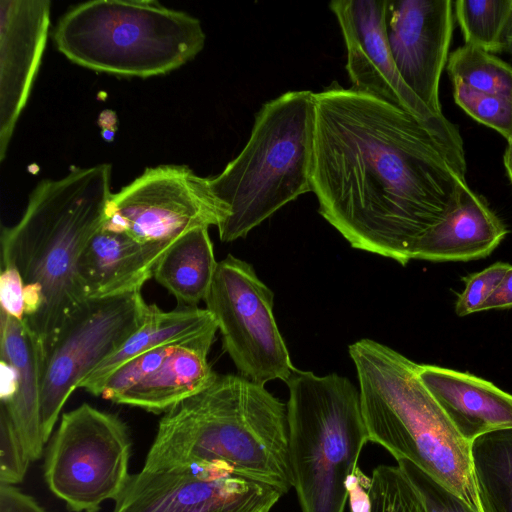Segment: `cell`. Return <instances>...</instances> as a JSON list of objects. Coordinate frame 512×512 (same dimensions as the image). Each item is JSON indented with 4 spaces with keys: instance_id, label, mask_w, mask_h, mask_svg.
<instances>
[{
    "instance_id": "obj_1",
    "label": "cell",
    "mask_w": 512,
    "mask_h": 512,
    "mask_svg": "<svg viewBox=\"0 0 512 512\" xmlns=\"http://www.w3.org/2000/svg\"><path fill=\"white\" fill-rule=\"evenodd\" d=\"M465 185L409 113L338 85L315 93L312 192L353 248L405 266Z\"/></svg>"
},
{
    "instance_id": "obj_2",
    "label": "cell",
    "mask_w": 512,
    "mask_h": 512,
    "mask_svg": "<svg viewBox=\"0 0 512 512\" xmlns=\"http://www.w3.org/2000/svg\"><path fill=\"white\" fill-rule=\"evenodd\" d=\"M112 167H73L38 183L19 221L1 231V268L21 276L25 322L49 348L70 315L87 299L78 275L80 256L104 225Z\"/></svg>"
},
{
    "instance_id": "obj_3",
    "label": "cell",
    "mask_w": 512,
    "mask_h": 512,
    "mask_svg": "<svg viewBox=\"0 0 512 512\" xmlns=\"http://www.w3.org/2000/svg\"><path fill=\"white\" fill-rule=\"evenodd\" d=\"M221 462L284 494L292 487L287 405L264 385L218 374L159 421L144 465Z\"/></svg>"
},
{
    "instance_id": "obj_4",
    "label": "cell",
    "mask_w": 512,
    "mask_h": 512,
    "mask_svg": "<svg viewBox=\"0 0 512 512\" xmlns=\"http://www.w3.org/2000/svg\"><path fill=\"white\" fill-rule=\"evenodd\" d=\"M369 442L405 460L483 512L471 443L464 439L418 375L419 364L371 339L349 346Z\"/></svg>"
},
{
    "instance_id": "obj_5",
    "label": "cell",
    "mask_w": 512,
    "mask_h": 512,
    "mask_svg": "<svg viewBox=\"0 0 512 512\" xmlns=\"http://www.w3.org/2000/svg\"><path fill=\"white\" fill-rule=\"evenodd\" d=\"M315 93L288 91L264 103L248 141L223 171L209 178L227 218L222 242L245 237L275 212L312 192Z\"/></svg>"
},
{
    "instance_id": "obj_6",
    "label": "cell",
    "mask_w": 512,
    "mask_h": 512,
    "mask_svg": "<svg viewBox=\"0 0 512 512\" xmlns=\"http://www.w3.org/2000/svg\"><path fill=\"white\" fill-rule=\"evenodd\" d=\"M194 16L146 0H94L69 9L53 32L57 49L85 68L120 76L171 72L205 45Z\"/></svg>"
},
{
    "instance_id": "obj_7",
    "label": "cell",
    "mask_w": 512,
    "mask_h": 512,
    "mask_svg": "<svg viewBox=\"0 0 512 512\" xmlns=\"http://www.w3.org/2000/svg\"><path fill=\"white\" fill-rule=\"evenodd\" d=\"M287 420L293 488L302 512H345L349 483L369 442L359 389L336 373L295 369Z\"/></svg>"
},
{
    "instance_id": "obj_8",
    "label": "cell",
    "mask_w": 512,
    "mask_h": 512,
    "mask_svg": "<svg viewBox=\"0 0 512 512\" xmlns=\"http://www.w3.org/2000/svg\"><path fill=\"white\" fill-rule=\"evenodd\" d=\"M131 450L118 416L83 403L62 415L46 456V483L70 511L97 512L125 488Z\"/></svg>"
},
{
    "instance_id": "obj_9",
    "label": "cell",
    "mask_w": 512,
    "mask_h": 512,
    "mask_svg": "<svg viewBox=\"0 0 512 512\" xmlns=\"http://www.w3.org/2000/svg\"><path fill=\"white\" fill-rule=\"evenodd\" d=\"M204 302L241 376L264 386L287 382L296 368L274 318V294L252 265L233 255L218 262Z\"/></svg>"
},
{
    "instance_id": "obj_10",
    "label": "cell",
    "mask_w": 512,
    "mask_h": 512,
    "mask_svg": "<svg viewBox=\"0 0 512 512\" xmlns=\"http://www.w3.org/2000/svg\"><path fill=\"white\" fill-rule=\"evenodd\" d=\"M329 7L342 31L351 89L412 115L439 143L457 173L466 178L464 141L458 126L434 114L396 67L386 33L387 0H335Z\"/></svg>"
},
{
    "instance_id": "obj_11",
    "label": "cell",
    "mask_w": 512,
    "mask_h": 512,
    "mask_svg": "<svg viewBox=\"0 0 512 512\" xmlns=\"http://www.w3.org/2000/svg\"><path fill=\"white\" fill-rule=\"evenodd\" d=\"M148 307L141 292L86 299L65 321L44 357L41 424L45 443L70 395L138 328Z\"/></svg>"
},
{
    "instance_id": "obj_12",
    "label": "cell",
    "mask_w": 512,
    "mask_h": 512,
    "mask_svg": "<svg viewBox=\"0 0 512 512\" xmlns=\"http://www.w3.org/2000/svg\"><path fill=\"white\" fill-rule=\"evenodd\" d=\"M227 216L209 178L186 165H159L112 193L102 228L142 242L172 243L196 228L218 227Z\"/></svg>"
},
{
    "instance_id": "obj_13",
    "label": "cell",
    "mask_w": 512,
    "mask_h": 512,
    "mask_svg": "<svg viewBox=\"0 0 512 512\" xmlns=\"http://www.w3.org/2000/svg\"><path fill=\"white\" fill-rule=\"evenodd\" d=\"M283 495L221 462L143 465L113 512H270Z\"/></svg>"
},
{
    "instance_id": "obj_14",
    "label": "cell",
    "mask_w": 512,
    "mask_h": 512,
    "mask_svg": "<svg viewBox=\"0 0 512 512\" xmlns=\"http://www.w3.org/2000/svg\"><path fill=\"white\" fill-rule=\"evenodd\" d=\"M217 329L150 350L114 370L98 396L162 413L209 386L217 377L208 354Z\"/></svg>"
},
{
    "instance_id": "obj_15",
    "label": "cell",
    "mask_w": 512,
    "mask_h": 512,
    "mask_svg": "<svg viewBox=\"0 0 512 512\" xmlns=\"http://www.w3.org/2000/svg\"><path fill=\"white\" fill-rule=\"evenodd\" d=\"M454 1H387L386 33L396 67L409 88L436 115L442 72L452 40Z\"/></svg>"
},
{
    "instance_id": "obj_16",
    "label": "cell",
    "mask_w": 512,
    "mask_h": 512,
    "mask_svg": "<svg viewBox=\"0 0 512 512\" xmlns=\"http://www.w3.org/2000/svg\"><path fill=\"white\" fill-rule=\"evenodd\" d=\"M50 1H0V161L38 72L50 24Z\"/></svg>"
},
{
    "instance_id": "obj_17",
    "label": "cell",
    "mask_w": 512,
    "mask_h": 512,
    "mask_svg": "<svg viewBox=\"0 0 512 512\" xmlns=\"http://www.w3.org/2000/svg\"><path fill=\"white\" fill-rule=\"evenodd\" d=\"M1 407L9 414L31 461L45 444L41 424V385L45 350L25 321L1 311Z\"/></svg>"
},
{
    "instance_id": "obj_18",
    "label": "cell",
    "mask_w": 512,
    "mask_h": 512,
    "mask_svg": "<svg viewBox=\"0 0 512 512\" xmlns=\"http://www.w3.org/2000/svg\"><path fill=\"white\" fill-rule=\"evenodd\" d=\"M172 243L142 242L125 233L101 228L86 244L78 263L86 298L141 292Z\"/></svg>"
},
{
    "instance_id": "obj_19",
    "label": "cell",
    "mask_w": 512,
    "mask_h": 512,
    "mask_svg": "<svg viewBox=\"0 0 512 512\" xmlns=\"http://www.w3.org/2000/svg\"><path fill=\"white\" fill-rule=\"evenodd\" d=\"M418 375L468 442L493 431L512 429V394L490 381L428 364H419Z\"/></svg>"
},
{
    "instance_id": "obj_20",
    "label": "cell",
    "mask_w": 512,
    "mask_h": 512,
    "mask_svg": "<svg viewBox=\"0 0 512 512\" xmlns=\"http://www.w3.org/2000/svg\"><path fill=\"white\" fill-rule=\"evenodd\" d=\"M507 233L486 199L467 184L455 207L421 238L414 260L465 262L484 258Z\"/></svg>"
},
{
    "instance_id": "obj_21",
    "label": "cell",
    "mask_w": 512,
    "mask_h": 512,
    "mask_svg": "<svg viewBox=\"0 0 512 512\" xmlns=\"http://www.w3.org/2000/svg\"><path fill=\"white\" fill-rule=\"evenodd\" d=\"M213 329L218 330L217 324L206 308H177L167 312L149 304L138 328L82 381L79 388L98 396L104 380L122 364L150 350L188 340Z\"/></svg>"
},
{
    "instance_id": "obj_22",
    "label": "cell",
    "mask_w": 512,
    "mask_h": 512,
    "mask_svg": "<svg viewBox=\"0 0 512 512\" xmlns=\"http://www.w3.org/2000/svg\"><path fill=\"white\" fill-rule=\"evenodd\" d=\"M217 265L208 228L200 227L170 245L153 277L176 298L178 308L198 307L208 295Z\"/></svg>"
},
{
    "instance_id": "obj_23",
    "label": "cell",
    "mask_w": 512,
    "mask_h": 512,
    "mask_svg": "<svg viewBox=\"0 0 512 512\" xmlns=\"http://www.w3.org/2000/svg\"><path fill=\"white\" fill-rule=\"evenodd\" d=\"M474 480L483 512H512V429L471 443Z\"/></svg>"
},
{
    "instance_id": "obj_24",
    "label": "cell",
    "mask_w": 512,
    "mask_h": 512,
    "mask_svg": "<svg viewBox=\"0 0 512 512\" xmlns=\"http://www.w3.org/2000/svg\"><path fill=\"white\" fill-rule=\"evenodd\" d=\"M454 11L464 44L491 54L505 52L512 28V0H458Z\"/></svg>"
},
{
    "instance_id": "obj_25",
    "label": "cell",
    "mask_w": 512,
    "mask_h": 512,
    "mask_svg": "<svg viewBox=\"0 0 512 512\" xmlns=\"http://www.w3.org/2000/svg\"><path fill=\"white\" fill-rule=\"evenodd\" d=\"M446 70L451 83L473 90L512 97V66L479 47L464 44L449 54Z\"/></svg>"
},
{
    "instance_id": "obj_26",
    "label": "cell",
    "mask_w": 512,
    "mask_h": 512,
    "mask_svg": "<svg viewBox=\"0 0 512 512\" xmlns=\"http://www.w3.org/2000/svg\"><path fill=\"white\" fill-rule=\"evenodd\" d=\"M368 512H429L419 491L399 465H379L369 478Z\"/></svg>"
},
{
    "instance_id": "obj_27",
    "label": "cell",
    "mask_w": 512,
    "mask_h": 512,
    "mask_svg": "<svg viewBox=\"0 0 512 512\" xmlns=\"http://www.w3.org/2000/svg\"><path fill=\"white\" fill-rule=\"evenodd\" d=\"M455 103L475 121L495 130L506 141L512 134V97L487 94L452 83Z\"/></svg>"
},
{
    "instance_id": "obj_28",
    "label": "cell",
    "mask_w": 512,
    "mask_h": 512,
    "mask_svg": "<svg viewBox=\"0 0 512 512\" xmlns=\"http://www.w3.org/2000/svg\"><path fill=\"white\" fill-rule=\"evenodd\" d=\"M0 484L21 483L31 461L9 414L0 406Z\"/></svg>"
},
{
    "instance_id": "obj_29",
    "label": "cell",
    "mask_w": 512,
    "mask_h": 512,
    "mask_svg": "<svg viewBox=\"0 0 512 512\" xmlns=\"http://www.w3.org/2000/svg\"><path fill=\"white\" fill-rule=\"evenodd\" d=\"M510 267L508 263L497 262L463 278L465 288L456 301V315L462 317L481 311L482 306L500 285Z\"/></svg>"
},
{
    "instance_id": "obj_30",
    "label": "cell",
    "mask_w": 512,
    "mask_h": 512,
    "mask_svg": "<svg viewBox=\"0 0 512 512\" xmlns=\"http://www.w3.org/2000/svg\"><path fill=\"white\" fill-rule=\"evenodd\" d=\"M397 465L415 485L429 512H476L461 498L412 463L398 460Z\"/></svg>"
},
{
    "instance_id": "obj_31",
    "label": "cell",
    "mask_w": 512,
    "mask_h": 512,
    "mask_svg": "<svg viewBox=\"0 0 512 512\" xmlns=\"http://www.w3.org/2000/svg\"><path fill=\"white\" fill-rule=\"evenodd\" d=\"M1 311L25 321L24 286L18 271L13 267L1 268L0 275Z\"/></svg>"
},
{
    "instance_id": "obj_32",
    "label": "cell",
    "mask_w": 512,
    "mask_h": 512,
    "mask_svg": "<svg viewBox=\"0 0 512 512\" xmlns=\"http://www.w3.org/2000/svg\"><path fill=\"white\" fill-rule=\"evenodd\" d=\"M0 512H47L37 501L15 488L0 484Z\"/></svg>"
},
{
    "instance_id": "obj_33",
    "label": "cell",
    "mask_w": 512,
    "mask_h": 512,
    "mask_svg": "<svg viewBox=\"0 0 512 512\" xmlns=\"http://www.w3.org/2000/svg\"><path fill=\"white\" fill-rule=\"evenodd\" d=\"M512 308V265L481 311Z\"/></svg>"
},
{
    "instance_id": "obj_34",
    "label": "cell",
    "mask_w": 512,
    "mask_h": 512,
    "mask_svg": "<svg viewBox=\"0 0 512 512\" xmlns=\"http://www.w3.org/2000/svg\"><path fill=\"white\" fill-rule=\"evenodd\" d=\"M503 164L507 173V177L512 185V134L507 140V147L503 155Z\"/></svg>"
},
{
    "instance_id": "obj_35",
    "label": "cell",
    "mask_w": 512,
    "mask_h": 512,
    "mask_svg": "<svg viewBox=\"0 0 512 512\" xmlns=\"http://www.w3.org/2000/svg\"><path fill=\"white\" fill-rule=\"evenodd\" d=\"M505 52H507L512 57V28L508 35Z\"/></svg>"
}]
</instances>
